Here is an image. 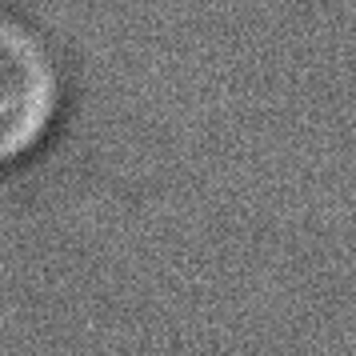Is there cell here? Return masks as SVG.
I'll return each mask as SVG.
<instances>
[{
  "label": "cell",
  "mask_w": 356,
  "mask_h": 356,
  "mask_svg": "<svg viewBox=\"0 0 356 356\" xmlns=\"http://www.w3.org/2000/svg\"><path fill=\"white\" fill-rule=\"evenodd\" d=\"M0 76H4V113H0V152L13 164L40 148L60 108V72L49 44L24 20L4 17L0 33Z\"/></svg>",
  "instance_id": "6da1fadb"
}]
</instances>
